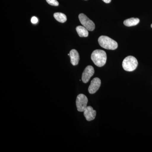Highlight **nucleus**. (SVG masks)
I'll list each match as a JSON object with an SVG mask.
<instances>
[{"label": "nucleus", "mask_w": 152, "mask_h": 152, "mask_svg": "<svg viewBox=\"0 0 152 152\" xmlns=\"http://www.w3.org/2000/svg\"><path fill=\"white\" fill-rule=\"evenodd\" d=\"M85 1H87V0H85Z\"/></svg>", "instance_id": "17"}, {"label": "nucleus", "mask_w": 152, "mask_h": 152, "mask_svg": "<svg viewBox=\"0 0 152 152\" xmlns=\"http://www.w3.org/2000/svg\"><path fill=\"white\" fill-rule=\"evenodd\" d=\"M101 81L98 77L94 78L91 81V84L88 88V92L90 94H94L97 91L100 87Z\"/></svg>", "instance_id": "7"}, {"label": "nucleus", "mask_w": 152, "mask_h": 152, "mask_svg": "<svg viewBox=\"0 0 152 152\" xmlns=\"http://www.w3.org/2000/svg\"><path fill=\"white\" fill-rule=\"evenodd\" d=\"M138 62L136 58L133 56L126 57L123 61V69L127 72H132L137 67Z\"/></svg>", "instance_id": "3"}, {"label": "nucleus", "mask_w": 152, "mask_h": 152, "mask_svg": "<svg viewBox=\"0 0 152 152\" xmlns=\"http://www.w3.org/2000/svg\"><path fill=\"white\" fill-rule=\"evenodd\" d=\"M103 1L107 4H109V3H110L111 1V0H102Z\"/></svg>", "instance_id": "15"}, {"label": "nucleus", "mask_w": 152, "mask_h": 152, "mask_svg": "<svg viewBox=\"0 0 152 152\" xmlns=\"http://www.w3.org/2000/svg\"><path fill=\"white\" fill-rule=\"evenodd\" d=\"M79 19L82 25H83L85 28H86L88 31H93L95 29L94 23L89 19L84 14H80L79 15Z\"/></svg>", "instance_id": "5"}, {"label": "nucleus", "mask_w": 152, "mask_h": 152, "mask_svg": "<svg viewBox=\"0 0 152 152\" xmlns=\"http://www.w3.org/2000/svg\"><path fill=\"white\" fill-rule=\"evenodd\" d=\"M94 74V69L91 66H87L82 74V80L83 83H86Z\"/></svg>", "instance_id": "6"}, {"label": "nucleus", "mask_w": 152, "mask_h": 152, "mask_svg": "<svg viewBox=\"0 0 152 152\" xmlns=\"http://www.w3.org/2000/svg\"><path fill=\"white\" fill-rule=\"evenodd\" d=\"M98 42L100 46L107 50H115L118 47V43L107 36H101Z\"/></svg>", "instance_id": "2"}, {"label": "nucleus", "mask_w": 152, "mask_h": 152, "mask_svg": "<svg viewBox=\"0 0 152 152\" xmlns=\"http://www.w3.org/2000/svg\"><path fill=\"white\" fill-rule=\"evenodd\" d=\"M88 99L86 96L83 94L78 95L76 99V104L79 112H83L87 107Z\"/></svg>", "instance_id": "4"}, {"label": "nucleus", "mask_w": 152, "mask_h": 152, "mask_svg": "<svg viewBox=\"0 0 152 152\" xmlns=\"http://www.w3.org/2000/svg\"><path fill=\"white\" fill-rule=\"evenodd\" d=\"M31 22L33 24L37 23L38 22V19L36 17H33L31 19Z\"/></svg>", "instance_id": "14"}, {"label": "nucleus", "mask_w": 152, "mask_h": 152, "mask_svg": "<svg viewBox=\"0 0 152 152\" xmlns=\"http://www.w3.org/2000/svg\"><path fill=\"white\" fill-rule=\"evenodd\" d=\"M76 29L79 37H87L88 36V30L83 26H78Z\"/></svg>", "instance_id": "10"}, {"label": "nucleus", "mask_w": 152, "mask_h": 152, "mask_svg": "<svg viewBox=\"0 0 152 152\" xmlns=\"http://www.w3.org/2000/svg\"><path fill=\"white\" fill-rule=\"evenodd\" d=\"M151 27L152 28V24L151 25Z\"/></svg>", "instance_id": "16"}, {"label": "nucleus", "mask_w": 152, "mask_h": 152, "mask_svg": "<svg viewBox=\"0 0 152 152\" xmlns=\"http://www.w3.org/2000/svg\"><path fill=\"white\" fill-rule=\"evenodd\" d=\"M54 17L58 22L60 23H65L67 20V17L66 15L62 13H55L54 14Z\"/></svg>", "instance_id": "12"}, {"label": "nucleus", "mask_w": 152, "mask_h": 152, "mask_svg": "<svg viewBox=\"0 0 152 152\" xmlns=\"http://www.w3.org/2000/svg\"><path fill=\"white\" fill-rule=\"evenodd\" d=\"M47 2L50 5L53 6H58L59 3L57 0H46Z\"/></svg>", "instance_id": "13"}, {"label": "nucleus", "mask_w": 152, "mask_h": 152, "mask_svg": "<svg viewBox=\"0 0 152 152\" xmlns=\"http://www.w3.org/2000/svg\"><path fill=\"white\" fill-rule=\"evenodd\" d=\"M91 59L95 65L100 67L106 64L107 59V54L102 50H95L92 53Z\"/></svg>", "instance_id": "1"}, {"label": "nucleus", "mask_w": 152, "mask_h": 152, "mask_svg": "<svg viewBox=\"0 0 152 152\" xmlns=\"http://www.w3.org/2000/svg\"><path fill=\"white\" fill-rule=\"evenodd\" d=\"M83 113L85 118L87 121H88L94 119L96 114V111L94 110L92 107L91 106H87Z\"/></svg>", "instance_id": "8"}, {"label": "nucleus", "mask_w": 152, "mask_h": 152, "mask_svg": "<svg viewBox=\"0 0 152 152\" xmlns=\"http://www.w3.org/2000/svg\"><path fill=\"white\" fill-rule=\"evenodd\" d=\"M69 56L71 64L73 66L77 65L80 61V55L78 52L76 50L73 49L70 52Z\"/></svg>", "instance_id": "9"}, {"label": "nucleus", "mask_w": 152, "mask_h": 152, "mask_svg": "<svg viewBox=\"0 0 152 152\" xmlns=\"http://www.w3.org/2000/svg\"><path fill=\"white\" fill-rule=\"evenodd\" d=\"M140 19L135 18H131L124 21V23L125 26L127 27L135 26L140 23Z\"/></svg>", "instance_id": "11"}]
</instances>
